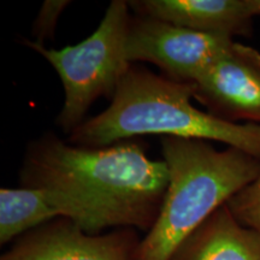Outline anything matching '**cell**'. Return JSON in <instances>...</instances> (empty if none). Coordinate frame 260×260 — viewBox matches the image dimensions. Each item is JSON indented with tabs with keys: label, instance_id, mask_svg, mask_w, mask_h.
I'll use <instances>...</instances> for the list:
<instances>
[{
	"label": "cell",
	"instance_id": "obj_1",
	"mask_svg": "<svg viewBox=\"0 0 260 260\" xmlns=\"http://www.w3.org/2000/svg\"><path fill=\"white\" fill-rule=\"evenodd\" d=\"M22 187L77 191L95 205L109 228L148 233L157 220L169 183L164 160L146 154L139 142L83 147L47 133L25 149Z\"/></svg>",
	"mask_w": 260,
	"mask_h": 260
},
{
	"label": "cell",
	"instance_id": "obj_2",
	"mask_svg": "<svg viewBox=\"0 0 260 260\" xmlns=\"http://www.w3.org/2000/svg\"><path fill=\"white\" fill-rule=\"evenodd\" d=\"M191 83L177 82L132 64L105 111L68 136L83 147H105L139 135L218 141L260 159V125L230 123L197 109Z\"/></svg>",
	"mask_w": 260,
	"mask_h": 260
},
{
	"label": "cell",
	"instance_id": "obj_3",
	"mask_svg": "<svg viewBox=\"0 0 260 260\" xmlns=\"http://www.w3.org/2000/svg\"><path fill=\"white\" fill-rule=\"evenodd\" d=\"M169 183L160 212L142 237L139 260H171L176 249L219 207L260 174V159L209 141L164 136Z\"/></svg>",
	"mask_w": 260,
	"mask_h": 260
},
{
	"label": "cell",
	"instance_id": "obj_4",
	"mask_svg": "<svg viewBox=\"0 0 260 260\" xmlns=\"http://www.w3.org/2000/svg\"><path fill=\"white\" fill-rule=\"evenodd\" d=\"M129 3L112 0L96 30L86 40L61 50H50L30 40L23 42L57 71L64 88V104L56 123L71 134L86 121L89 107L100 96L112 99L130 68L125 44L132 21Z\"/></svg>",
	"mask_w": 260,
	"mask_h": 260
},
{
	"label": "cell",
	"instance_id": "obj_5",
	"mask_svg": "<svg viewBox=\"0 0 260 260\" xmlns=\"http://www.w3.org/2000/svg\"><path fill=\"white\" fill-rule=\"evenodd\" d=\"M235 42L225 35L195 31L160 19L132 16L125 56L130 64L147 61L158 67L169 79L193 83Z\"/></svg>",
	"mask_w": 260,
	"mask_h": 260
},
{
	"label": "cell",
	"instance_id": "obj_6",
	"mask_svg": "<svg viewBox=\"0 0 260 260\" xmlns=\"http://www.w3.org/2000/svg\"><path fill=\"white\" fill-rule=\"evenodd\" d=\"M135 229L89 234L67 218H57L15 241L0 260H139Z\"/></svg>",
	"mask_w": 260,
	"mask_h": 260
},
{
	"label": "cell",
	"instance_id": "obj_7",
	"mask_svg": "<svg viewBox=\"0 0 260 260\" xmlns=\"http://www.w3.org/2000/svg\"><path fill=\"white\" fill-rule=\"evenodd\" d=\"M193 86V99L207 112L230 123L260 125V52L235 42Z\"/></svg>",
	"mask_w": 260,
	"mask_h": 260
},
{
	"label": "cell",
	"instance_id": "obj_8",
	"mask_svg": "<svg viewBox=\"0 0 260 260\" xmlns=\"http://www.w3.org/2000/svg\"><path fill=\"white\" fill-rule=\"evenodd\" d=\"M136 16L151 17L190 30L248 37L253 15L249 0H135L128 2Z\"/></svg>",
	"mask_w": 260,
	"mask_h": 260
},
{
	"label": "cell",
	"instance_id": "obj_9",
	"mask_svg": "<svg viewBox=\"0 0 260 260\" xmlns=\"http://www.w3.org/2000/svg\"><path fill=\"white\" fill-rule=\"evenodd\" d=\"M171 260H260V235L224 205L178 247Z\"/></svg>",
	"mask_w": 260,
	"mask_h": 260
},
{
	"label": "cell",
	"instance_id": "obj_10",
	"mask_svg": "<svg viewBox=\"0 0 260 260\" xmlns=\"http://www.w3.org/2000/svg\"><path fill=\"white\" fill-rule=\"evenodd\" d=\"M64 217V201L56 188L0 189V245L16 241L24 234Z\"/></svg>",
	"mask_w": 260,
	"mask_h": 260
},
{
	"label": "cell",
	"instance_id": "obj_11",
	"mask_svg": "<svg viewBox=\"0 0 260 260\" xmlns=\"http://www.w3.org/2000/svg\"><path fill=\"white\" fill-rule=\"evenodd\" d=\"M226 206L240 223L260 235V174L252 183L234 195Z\"/></svg>",
	"mask_w": 260,
	"mask_h": 260
},
{
	"label": "cell",
	"instance_id": "obj_12",
	"mask_svg": "<svg viewBox=\"0 0 260 260\" xmlns=\"http://www.w3.org/2000/svg\"><path fill=\"white\" fill-rule=\"evenodd\" d=\"M71 4L69 0H46L41 5L40 11L32 23V42L42 45L46 40H52L56 34L58 19L63 11Z\"/></svg>",
	"mask_w": 260,
	"mask_h": 260
},
{
	"label": "cell",
	"instance_id": "obj_13",
	"mask_svg": "<svg viewBox=\"0 0 260 260\" xmlns=\"http://www.w3.org/2000/svg\"><path fill=\"white\" fill-rule=\"evenodd\" d=\"M249 3H251V8L254 17L255 16H260V0H249Z\"/></svg>",
	"mask_w": 260,
	"mask_h": 260
}]
</instances>
